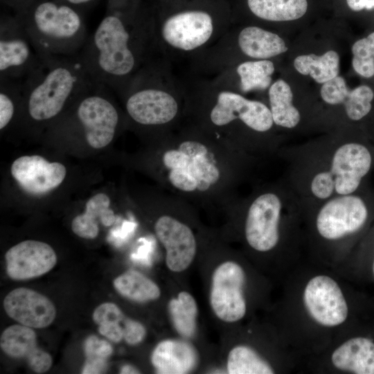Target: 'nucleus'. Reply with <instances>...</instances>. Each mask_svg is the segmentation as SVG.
Segmentation results:
<instances>
[{
  "label": "nucleus",
  "instance_id": "f257e3e1",
  "mask_svg": "<svg viewBox=\"0 0 374 374\" xmlns=\"http://www.w3.org/2000/svg\"><path fill=\"white\" fill-rule=\"evenodd\" d=\"M280 284L273 324L300 364L356 330L355 292L332 269L305 260Z\"/></svg>",
  "mask_w": 374,
  "mask_h": 374
},
{
  "label": "nucleus",
  "instance_id": "f03ea898",
  "mask_svg": "<svg viewBox=\"0 0 374 374\" xmlns=\"http://www.w3.org/2000/svg\"><path fill=\"white\" fill-rule=\"evenodd\" d=\"M256 161L200 127L169 136L160 156L170 191L201 205L233 206L234 190Z\"/></svg>",
  "mask_w": 374,
  "mask_h": 374
},
{
  "label": "nucleus",
  "instance_id": "7ed1b4c3",
  "mask_svg": "<svg viewBox=\"0 0 374 374\" xmlns=\"http://www.w3.org/2000/svg\"><path fill=\"white\" fill-rule=\"evenodd\" d=\"M277 156L286 163L284 178L302 206L359 190L373 162L371 150L356 139L355 128L282 146Z\"/></svg>",
  "mask_w": 374,
  "mask_h": 374
},
{
  "label": "nucleus",
  "instance_id": "20e7f679",
  "mask_svg": "<svg viewBox=\"0 0 374 374\" xmlns=\"http://www.w3.org/2000/svg\"><path fill=\"white\" fill-rule=\"evenodd\" d=\"M242 240L280 283L306 260L301 202L285 178L256 186L233 206Z\"/></svg>",
  "mask_w": 374,
  "mask_h": 374
},
{
  "label": "nucleus",
  "instance_id": "39448f33",
  "mask_svg": "<svg viewBox=\"0 0 374 374\" xmlns=\"http://www.w3.org/2000/svg\"><path fill=\"white\" fill-rule=\"evenodd\" d=\"M204 109L199 127L212 136L256 161L277 156L283 137L265 103L225 88Z\"/></svg>",
  "mask_w": 374,
  "mask_h": 374
},
{
  "label": "nucleus",
  "instance_id": "423d86ee",
  "mask_svg": "<svg viewBox=\"0 0 374 374\" xmlns=\"http://www.w3.org/2000/svg\"><path fill=\"white\" fill-rule=\"evenodd\" d=\"M306 260L333 269L355 247L371 211L359 190L302 206Z\"/></svg>",
  "mask_w": 374,
  "mask_h": 374
},
{
  "label": "nucleus",
  "instance_id": "0eeeda50",
  "mask_svg": "<svg viewBox=\"0 0 374 374\" xmlns=\"http://www.w3.org/2000/svg\"><path fill=\"white\" fill-rule=\"evenodd\" d=\"M152 43V27L112 14L88 36L79 55L95 81L120 93L145 64Z\"/></svg>",
  "mask_w": 374,
  "mask_h": 374
},
{
  "label": "nucleus",
  "instance_id": "6e6552de",
  "mask_svg": "<svg viewBox=\"0 0 374 374\" xmlns=\"http://www.w3.org/2000/svg\"><path fill=\"white\" fill-rule=\"evenodd\" d=\"M96 82L79 54L42 60L39 66L22 81L26 116L35 123L53 121Z\"/></svg>",
  "mask_w": 374,
  "mask_h": 374
},
{
  "label": "nucleus",
  "instance_id": "1a4fd4ad",
  "mask_svg": "<svg viewBox=\"0 0 374 374\" xmlns=\"http://www.w3.org/2000/svg\"><path fill=\"white\" fill-rule=\"evenodd\" d=\"M17 19L41 60L76 55L89 36L80 15L64 4L42 2Z\"/></svg>",
  "mask_w": 374,
  "mask_h": 374
},
{
  "label": "nucleus",
  "instance_id": "9d476101",
  "mask_svg": "<svg viewBox=\"0 0 374 374\" xmlns=\"http://www.w3.org/2000/svg\"><path fill=\"white\" fill-rule=\"evenodd\" d=\"M120 93L125 96L129 118L140 126H170L181 114L180 100L163 84L159 70L150 62L137 71Z\"/></svg>",
  "mask_w": 374,
  "mask_h": 374
},
{
  "label": "nucleus",
  "instance_id": "9b49d317",
  "mask_svg": "<svg viewBox=\"0 0 374 374\" xmlns=\"http://www.w3.org/2000/svg\"><path fill=\"white\" fill-rule=\"evenodd\" d=\"M319 98L317 107L326 132L355 128L374 109V87L371 84L350 89L339 75L321 84Z\"/></svg>",
  "mask_w": 374,
  "mask_h": 374
},
{
  "label": "nucleus",
  "instance_id": "f8f14e48",
  "mask_svg": "<svg viewBox=\"0 0 374 374\" xmlns=\"http://www.w3.org/2000/svg\"><path fill=\"white\" fill-rule=\"evenodd\" d=\"M297 373L374 374V340L356 330L301 361Z\"/></svg>",
  "mask_w": 374,
  "mask_h": 374
},
{
  "label": "nucleus",
  "instance_id": "ddd939ff",
  "mask_svg": "<svg viewBox=\"0 0 374 374\" xmlns=\"http://www.w3.org/2000/svg\"><path fill=\"white\" fill-rule=\"evenodd\" d=\"M109 89L96 82L74 103L72 119L82 130L87 143L96 149L108 145L119 126V111L109 96Z\"/></svg>",
  "mask_w": 374,
  "mask_h": 374
},
{
  "label": "nucleus",
  "instance_id": "4468645a",
  "mask_svg": "<svg viewBox=\"0 0 374 374\" xmlns=\"http://www.w3.org/2000/svg\"><path fill=\"white\" fill-rule=\"evenodd\" d=\"M249 284L248 271L235 260H226L215 268L210 304L217 317L226 323H236L247 316Z\"/></svg>",
  "mask_w": 374,
  "mask_h": 374
},
{
  "label": "nucleus",
  "instance_id": "2eb2a0df",
  "mask_svg": "<svg viewBox=\"0 0 374 374\" xmlns=\"http://www.w3.org/2000/svg\"><path fill=\"white\" fill-rule=\"evenodd\" d=\"M215 24L203 10H182L167 17L157 28L152 26V41L181 53L195 51L214 37Z\"/></svg>",
  "mask_w": 374,
  "mask_h": 374
},
{
  "label": "nucleus",
  "instance_id": "dca6fc26",
  "mask_svg": "<svg viewBox=\"0 0 374 374\" xmlns=\"http://www.w3.org/2000/svg\"><path fill=\"white\" fill-rule=\"evenodd\" d=\"M267 90V105L275 127L283 137L284 134L322 130L316 106L299 103L292 87L285 80H276Z\"/></svg>",
  "mask_w": 374,
  "mask_h": 374
},
{
  "label": "nucleus",
  "instance_id": "f3484780",
  "mask_svg": "<svg viewBox=\"0 0 374 374\" xmlns=\"http://www.w3.org/2000/svg\"><path fill=\"white\" fill-rule=\"evenodd\" d=\"M42 60L17 19H2L0 25V78L24 80Z\"/></svg>",
  "mask_w": 374,
  "mask_h": 374
},
{
  "label": "nucleus",
  "instance_id": "a211bd4d",
  "mask_svg": "<svg viewBox=\"0 0 374 374\" xmlns=\"http://www.w3.org/2000/svg\"><path fill=\"white\" fill-rule=\"evenodd\" d=\"M154 229L157 238L166 249V263L174 272L186 270L193 261L197 249L192 229L171 214L161 215Z\"/></svg>",
  "mask_w": 374,
  "mask_h": 374
},
{
  "label": "nucleus",
  "instance_id": "6ab92c4d",
  "mask_svg": "<svg viewBox=\"0 0 374 374\" xmlns=\"http://www.w3.org/2000/svg\"><path fill=\"white\" fill-rule=\"evenodd\" d=\"M10 172L19 186L34 195L46 194L64 181L66 167L59 162H49L39 155H25L15 159Z\"/></svg>",
  "mask_w": 374,
  "mask_h": 374
},
{
  "label": "nucleus",
  "instance_id": "aec40b11",
  "mask_svg": "<svg viewBox=\"0 0 374 374\" xmlns=\"http://www.w3.org/2000/svg\"><path fill=\"white\" fill-rule=\"evenodd\" d=\"M8 276L16 280L44 275L57 262L54 249L47 243L28 240L10 248L5 254Z\"/></svg>",
  "mask_w": 374,
  "mask_h": 374
},
{
  "label": "nucleus",
  "instance_id": "412c9836",
  "mask_svg": "<svg viewBox=\"0 0 374 374\" xmlns=\"http://www.w3.org/2000/svg\"><path fill=\"white\" fill-rule=\"evenodd\" d=\"M7 314L19 324L44 328L50 326L56 317V308L44 295L27 287L10 291L3 300Z\"/></svg>",
  "mask_w": 374,
  "mask_h": 374
},
{
  "label": "nucleus",
  "instance_id": "4be33fe9",
  "mask_svg": "<svg viewBox=\"0 0 374 374\" xmlns=\"http://www.w3.org/2000/svg\"><path fill=\"white\" fill-rule=\"evenodd\" d=\"M0 347L9 357L24 359L37 373H44L52 366L51 356L38 347L37 335L32 328L21 324L6 328L0 337Z\"/></svg>",
  "mask_w": 374,
  "mask_h": 374
},
{
  "label": "nucleus",
  "instance_id": "5701e85b",
  "mask_svg": "<svg viewBox=\"0 0 374 374\" xmlns=\"http://www.w3.org/2000/svg\"><path fill=\"white\" fill-rule=\"evenodd\" d=\"M226 371L229 374L294 373L288 365L261 353L251 344H239L233 347L227 357Z\"/></svg>",
  "mask_w": 374,
  "mask_h": 374
},
{
  "label": "nucleus",
  "instance_id": "b1692460",
  "mask_svg": "<svg viewBox=\"0 0 374 374\" xmlns=\"http://www.w3.org/2000/svg\"><path fill=\"white\" fill-rule=\"evenodd\" d=\"M197 353L189 343L178 339L159 342L151 355V362L157 373H188L197 364Z\"/></svg>",
  "mask_w": 374,
  "mask_h": 374
},
{
  "label": "nucleus",
  "instance_id": "393cba45",
  "mask_svg": "<svg viewBox=\"0 0 374 374\" xmlns=\"http://www.w3.org/2000/svg\"><path fill=\"white\" fill-rule=\"evenodd\" d=\"M237 45L240 52L250 60H270L288 50L285 41L279 35L256 26L240 30Z\"/></svg>",
  "mask_w": 374,
  "mask_h": 374
},
{
  "label": "nucleus",
  "instance_id": "a878e982",
  "mask_svg": "<svg viewBox=\"0 0 374 374\" xmlns=\"http://www.w3.org/2000/svg\"><path fill=\"white\" fill-rule=\"evenodd\" d=\"M115 220L109 197L105 193H99L87 202L84 212L73 218L71 229L80 238L93 239L99 233V224L110 226Z\"/></svg>",
  "mask_w": 374,
  "mask_h": 374
},
{
  "label": "nucleus",
  "instance_id": "bb28decb",
  "mask_svg": "<svg viewBox=\"0 0 374 374\" xmlns=\"http://www.w3.org/2000/svg\"><path fill=\"white\" fill-rule=\"evenodd\" d=\"M295 70L301 75H309L319 84L335 78L339 73L340 57L334 50L323 54H302L293 61Z\"/></svg>",
  "mask_w": 374,
  "mask_h": 374
},
{
  "label": "nucleus",
  "instance_id": "cd10ccee",
  "mask_svg": "<svg viewBox=\"0 0 374 374\" xmlns=\"http://www.w3.org/2000/svg\"><path fill=\"white\" fill-rule=\"evenodd\" d=\"M247 5L256 17L272 22L301 19L308 8V0H247Z\"/></svg>",
  "mask_w": 374,
  "mask_h": 374
},
{
  "label": "nucleus",
  "instance_id": "c85d7f7f",
  "mask_svg": "<svg viewBox=\"0 0 374 374\" xmlns=\"http://www.w3.org/2000/svg\"><path fill=\"white\" fill-rule=\"evenodd\" d=\"M274 71L275 65L271 60H248L233 69L241 93L268 89Z\"/></svg>",
  "mask_w": 374,
  "mask_h": 374
},
{
  "label": "nucleus",
  "instance_id": "c756f323",
  "mask_svg": "<svg viewBox=\"0 0 374 374\" xmlns=\"http://www.w3.org/2000/svg\"><path fill=\"white\" fill-rule=\"evenodd\" d=\"M115 290L123 297L138 303L157 300L160 297L159 287L150 278L135 270H128L113 282Z\"/></svg>",
  "mask_w": 374,
  "mask_h": 374
},
{
  "label": "nucleus",
  "instance_id": "7c9ffc66",
  "mask_svg": "<svg viewBox=\"0 0 374 374\" xmlns=\"http://www.w3.org/2000/svg\"><path fill=\"white\" fill-rule=\"evenodd\" d=\"M168 311L172 323L184 338H191L196 333L198 314L195 298L188 292H181L168 303Z\"/></svg>",
  "mask_w": 374,
  "mask_h": 374
},
{
  "label": "nucleus",
  "instance_id": "2f4dec72",
  "mask_svg": "<svg viewBox=\"0 0 374 374\" xmlns=\"http://www.w3.org/2000/svg\"><path fill=\"white\" fill-rule=\"evenodd\" d=\"M92 318L103 336L114 343L124 339L129 318L116 304L111 302L101 303L94 310Z\"/></svg>",
  "mask_w": 374,
  "mask_h": 374
},
{
  "label": "nucleus",
  "instance_id": "473e14b6",
  "mask_svg": "<svg viewBox=\"0 0 374 374\" xmlns=\"http://www.w3.org/2000/svg\"><path fill=\"white\" fill-rule=\"evenodd\" d=\"M351 52L355 73L374 82V30L356 40L351 46Z\"/></svg>",
  "mask_w": 374,
  "mask_h": 374
},
{
  "label": "nucleus",
  "instance_id": "72a5a7b5",
  "mask_svg": "<svg viewBox=\"0 0 374 374\" xmlns=\"http://www.w3.org/2000/svg\"><path fill=\"white\" fill-rule=\"evenodd\" d=\"M84 350L86 359L82 373H105L107 368L108 358L113 353L112 345L105 339L91 335L84 341Z\"/></svg>",
  "mask_w": 374,
  "mask_h": 374
},
{
  "label": "nucleus",
  "instance_id": "f704fd0d",
  "mask_svg": "<svg viewBox=\"0 0 374 374\" xmlns=\"http://www.w3.org/2000/svg\"><path fill=\"white\" fill-rule=\"evenodd\" d=\"M22 80L0 78V130L5 129L15 116L17 100L22 98Z\"/></svg>",
  "mask_w": 374,
  "mask_h": 374
},
{
  "label": "nucleus",
  "instance_id": "c9c22d12",
  "mask_svg": "<svg viewBox=\"0 0 374 374\" xmlns=\"http://www.w3.org/2000/svg\"><path fill=\"white\" fill-rule=\"evenodd\" d=\"M146 330L140 322L128 319L124 339L130 345H136L145 338Z\"/></svg>",
  "mask_w": 374,
  "mask_h": 374
},
{
  "label": "nucleus",
  "instance_id": "e433bc0d",
  "mask_svg": "<svg viewBox=\"0 0 374 374\" xmlns=\"http://www.w3.org/2000/svg\"><path fill=\"white\" fill-rule=\"evenodd\" d=\"M346 3L355 12L374 10V0H346Z\"/></svg>",
  "mask_w": 374,
  "mask_h": 374
},
{
  "label": "nucleus",
  "instance_id": "4c0bfd02",
  "mask_svg": "<svg viewBox=\"0 0 374 374\" xmlns=\"http://www.w3.org/2000/svg\"><path fill=\"white\" fill-rule=\"evenodd\" d=\"M121 374H132V373H140L139 371L134 368L133 366L125 365L123 366L120 371Z\"/></svg>",
  "mask_w": 374,
  "mask_h": 374
},
{
  "label": "nucleus",
  "instance_id": "58836bf2",
  "mask_svg": "<svg viewBox=\"0 0 374 374\" xmlns=\"http://www.w3.org/2000/svg\"><path fill=\"white\" fill-rule=\"evenodd\" d=\"M64 1L76 5V4L84 3L89 1H91L92 0H64Z\"/></svg>",
  "mask_w": 374,
  "mask_h": 374
},
{
  "label": "nucleus",
  "instance_id": "ea45409f",
  "mask_svg": "<svg viewBox=\"0 0 374 374\" xmlns=\"http://www.w3.org/2000/svg\"><path fill=\"white\" fill-rule=\"evenodd\" d=\"M371 273L373 276V277L374 278V255H373V257L371 260Z\"/></svg>",
  "mask_w": 374,
  "mask_h": 374
}]
</instances>
